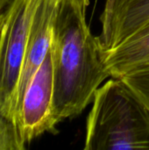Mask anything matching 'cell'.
Returning <instances> with one entry per match:
<instances>
[{"label":"cell","instance_id":"obj_1","mask_svg":"<svg viewBox=\"0 0 149 150\" xmlns=\"http://www.w3.org/2000/svg\"><path fill=\"white\" fill-rule=\"evenodd\" d=\"M102 44L86 22V12L70 0H60L53 31L54 109L57 122L79 116L92 103L110 73Z\"/></svg>","mask_w":149,"mask_h":150},{"label":"cell","instance_id":"obj_2","mask_svg":"<svg viewBox=\"0 0 149 150\" xmlns=\"http://www.w3.org/2000/svg\"><path fill=\"white\" fill-rule=\"evenodd\" d=\"M84 150H149V110L120 78L95 92Z\"/></svg>","mask_w":149,"mask_h":150},{"label":"cell","instance_id":"obj_3","mask_svg":"<svg viewBox=\"0 0 149 150\" xmlns=\"http://www.w3.org/2000/svg\"><path fill=\"white\" fill-rule=\"evenodd\" d=\"M38 3L39 0H13L4 11L0 32V114L15 127L22 141L17 109L18 89Z\"/></svg>","mask_w":149,"mask_h":150},{"label":"cell","instance_id":"obj_4","mask_svg":"<svg viewBox=\"0 0 149 150\" xmlns=\"http://www.w3.org/2000/svg\"><path fill=\"white\" fill-rule=\"evenodd\" d=\"M54 57L52 44L29 83L20 105L19 123L25 145L42 134H55L59 123L54 109Z\"/></svg>","mask_w":149,"mask_h":150},{"label":"cell","instance_id":"obj_5","mask_svg":"<svg viewBox=\"0 0 149 150\" xmlns=\"http://www.w3.org/2000/svg\"><path fill=\"white\" fill-rule=\"evenodd\" d=\"M100 21L102 48H112L148 23L149 0H106Z\"/></svg>","mask_w":149,"mask_h":150},{"label":"cell","instance_id":"obj_6","mask_svg":"<svg viewBox=\"0 0 149 150\" xmlns=\"http://www.w3.org/2000/svg\"><path fill=\"white\" fill-rule=\"evenodd\" d=\"M102 60L113 78L149 67V22L117 46L102 49Z\"/></svg>","mask_w":149,"mask_h":150},{"label":"cell","instance_id":"obj_7","mask_svg":"<svg viewBox=\"0 0 149 150\" xmlns=\"http://www.w3.org/2000/svg\"><path fill=\"white\" fill-rule=\"evenodd\" d=\"M119 78L129 86L149 110V67L134 69Z\"/></svg>","mask_w":149,"mask_h":150},{"label":"cell","instance_id":"obj_8","mask_svg":"<svg viewBox=\"0 0 149 150\" xmlns=\"http://www.w3.org/2000/svg\"><path fill=\"white\" fill-rule=\"evenodd\" d=\"M25 147L15 127L0 114V150H23Z\"/></svg>","mask_w":149,"mask_h":150},{"label":"cell","instance_id":"obj_9","mask_svg":"<svg viewBox=\"0 0 149 150\" xmlns=\"http://www.w3.org/2000/svg\"><path fill=\"white\" fill-rule=\"evenodd\" d=\"M73 4L78 6L83 11L86 12L87 7L90 4V0H70Z\"/></svg>","mask_w":149,"mask_h":150},{"label":"cell","instance_id":"obj_10","mask_svg":"<svg viewBox=\"0 0 149 150\" xmlns=\"http://www.w3.org/2000/svg\"><path fill=\"white\" fill-rule=\"evenodd\" d=\"M12 1L13 0H0V14L5 11V9L10 5Z\"/></svg>","mask_w":149,"mask_h":150},{"label":"cell","instance_id":"obj_11","mask_svg":"<svg viewBox=\"0 0 149 150\" xmlns=\"http://www.w3.org/2000/svg\"><path fill=\"white\" fill-rule=\"evenodd\" d=\"M4 13H1L0 14V32H1V29H2V26H3V23H4Z\"/></svg>","mask_w":149,"mask_h":150}]
</instances>
